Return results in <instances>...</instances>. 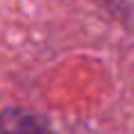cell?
Returning <instances> with one entry per match:
<instances>
[{"mask_svg": "<svg viewBox=\"0 0 134 134\" xmlns=\"http://www.w3.org/2000/svg\"><path fill=\"white\" fill-rule=\"evenodd\" d=\"M0 134H56L40 114L25 107H9L0 114Z\"/></svg>", "mask_w": 134, "mask_h": 134, "instance_id": "6da1fadb", "label": "cell"}]
</instances>
